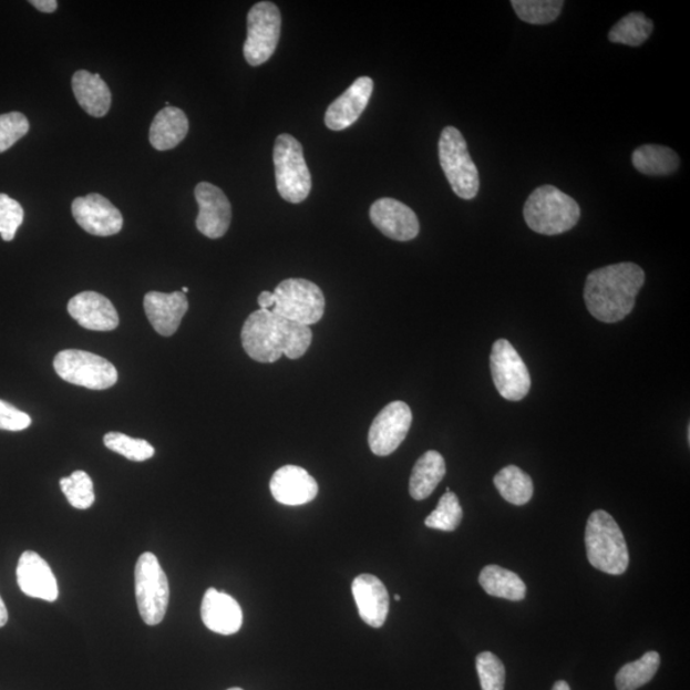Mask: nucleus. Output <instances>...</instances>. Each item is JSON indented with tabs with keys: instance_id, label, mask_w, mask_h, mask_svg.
<instances>
[{
	"instance_id": "36",
	"label": "nucleus",
	"mask_w": 690,
	"mask_h": 690,
	"mask_svg": "<svg viewBox=\"0 0 690 690\" xmlns=\"http://www.w3.org/2000/svg\"><path fill=\"white\" fill-rule=\"evenodd\" d=\"M30 123L22 113L12 112L0 115V154L10 150L28 135Z\"/></svg>"
},
{
	"instance_id": "37",
	"label": "nucleus",
	"mask_w": 690,
	"mask_h": 690,
	"mask_svg": "<svg viewBox=\"0 0 690 690\" xmlns=\"http://www.w3.org/2000/svg\"><path fill=\"white\" fill-rule=\"evenodd\" d=\"M24 213L19 202L6 194H0V236L11 243L17 230L22 226Z\"/></svg>"
},
{
	"instance_id": "13",
	"label": "nucleus",
	"mask_w": 690,
	"mask_h": 690,
	"mask_svg": "<svg viewBox=\"0 0 690 690\" xmlns=\"http://www.w3.org/2000/svg\"><path fill=\"white\" fill-rule=\"evenodd\" d=\"M72 214L79 226L93 236H114L123 227L121 212L116 209L110 199L99 194L74 198Z\"/></svg>"
},
{
	"instance_id": "14",
	"label": "nucleus",
	"mask_w": 690,
	"mask_h": 690,
	"mask_svg": "<svg viewBox=\"0 0 690 690\" xmlns=\"http://www.w3.org/2000/svg\"><path fill=\"white\" fill-rule=\"evenodd\" d=\"M198 204L196 227L207 238L218 239L228 231L231 222V206L219 187L202 182L195 188Z\"/></svg>"
},
{
	"instance_id": "20",
	"label": "nucleus",
	"mask_w": 690,
	"mask_h": 690,
	"mask_svg": "<svg viewBox=\"0 0 690 690\" xmlns=\"http://www.w3.org/2000/svg\"><path fill=\"white\" fill-rule=\"evenodd\" d=\"M147 319L157 334L172 337L176 334L182 319L188 311V299L185 293L148 292L144 298Z\"/></svg>"
},
{
	"instance_id": "39",
	"label": "nucleus",
	"mask_w": 690,
	"mask_h": 690,
	"mask_svg": "<svg viewBox=\"0 0 690 690\" xmlns=\"http://www.w3.org/2000/svg\"><path fill=\"white\" fill-rule=\"evenodd\" d=\"M30 4L43 13H53L58 8V2H55V0H31Z\"/></svg>"
},
{
	"instance_id": "7",
	"label": "nucleus",
	"mask_w": 690,
	"mask_h": 690,
	"mask_svg": "<svg viewBox=\"0 0 690 690\" xmlns=\"http://www.w3.org/2000/svg\"><path fill=\"white\" fill-rule=\"evenodd\" d=\"M135 588L138 612L145 625H161L168 610L171 588L168 577L153 553L140 556L135 569Z\"/></svg>"
},
{
	"instance_id": "12",
	"label": "nucleus",
	"mask_w": 690,
	"mask_h": 690,
	"mask_svg": "<svg viewBox=\"0 0 690 690\" xmlns=\"http://www.w3.org/2000/svg\"><path fill=\"white\" fill-rule=\"evenodd\" d=\"M412 411L404 402H393L385 406L373 420L369 431L371 452L379 456L393 454L409 435L412 425Z\"/></svg>"
},
{
	"instance_id": "30",
	"label": "nucleus",
	"mask_w": 690,
	"mask_h": 690,
	"mask_svg": "<svg viewBox=\"0 0 690 690\" xmlns=\"http://www.w3.org/2000/svg\"><path fill=\"white\" fill-rule=\"evenodd\" d=\"M653 22L643 13H629L615 24L609 32V40L615 44L641 47L651 37Z\"/></svg>"
},
{
	"instance_id": "25",
	"label": "nucleus",
	"mask_w": 690,
	"mask_h": 690,
	"mask_svg": "<svg viewBox=\"0 0 690 690\" xmlns=\"http://www.w3.org/2000/svg\"><path fill=\"white\" fill-rule=\"evenodd\" d=\"M446 464L443 455L436 451H429L415 462L411 480L410 494L414 501H425L443 481Z\"/></svg>"
},
{
	"instance_id": "8",
	"label": "nucleus",
	"mask_w": 690,
	"mask_h": 690,
	"mask_svg": "<svg viewBox=\"0 0 690 690\" xmlns=\"http://www.w3.org/2000/svg\"><path fill=\"white\" fill-rule=\"evenodd\" d=\"M272 313L299 326L319 322L326 312V297L315 282L306 279H287L274 290Z\"/></svg>"
},
{
	"instance_id": "34",
	"label": "nucleus",
	"mask_w": 690,
	"mask_h": 690,
	"mask_svg": "<svg viewBox=\"0 0 690 690\" xmlns=\"http://www.w3.org/2000/svg\"><path fill=\"white\" fill-rule=\"evenodd\" d=\"M104 444L110 451L119 453L133 462H144L153 459L155 449L143 439H133L121 432H110L104 436Z\"/></svg>"
},
{
	"instance_id": "16",
	"label": "nucleus",
	"mask_w": 690,
	"mask_h": 690,
	"mask_svg": "<svg viewBox=\"0 0 690 690\" xmlns=\"http://www.w3.org/2000/svg\"><path fill=\"white\" fill-rule=\"evenodd\" d=\"M17 584L24 595L54 603L60 588L50 565L35 552H24L17 565Z\"/></svg>"
},
{
	"instance_id": "38",
	"label": "nucleus",
	"mask_w": 690,
	"mask_h": 690,
	"mask_svg": "<svg viewBox=\"0 0 690 690\" xmlns=\"http://www.w3.org/2000/svg\"><path fill=\"white\" fill-rule=\"evenodd\" d=\"M31 425V419L28 413L17 410L10 403L0 401V430L22 431Z\"/></svg>"
},
{
	"instance_id": "40",
	"label": "nucleus",
	"mask_w": 690,
	"mask_h": 690,
	"mask_svg": "<svg viewBox=\"0 0 690 690\" xmlns=\"http://www.w3.org/2000/svg\"><path fill=\"white\" fill-rule=\"evenodd\" d=\"M257 301H259L261 310H269L271 309V307H274V303H276V298H274L272 292H266L265 290V292L259 296V299H257Z\"/></svg>"
},
{
	"instance_id": "9",
	"label": "nucleus",
	"mask_w": 690,
	"mask_h": 690,
	"mask_svg": "<svg viewBox=\"0 0 690 690\" xmlns=\"http://www.w3.org/2000/svg\"><path fill=\"white\" fill-rule=\"evenodd\" d=\"M54 370L70 384L91 390H105L119 381V371L110 361L94 353L66 349L55 356Z\"/></svg>"
},
{
	"instance_id": "1",
	"label": "nucleus",
	"mask_w": 690,
	"mask_h": 690,
	"mask_svg": "<svg viewBox=\"0 0 690 690\" xmlns=\"http://www.w3.org/2000/svg\"><path fill=\"white\" fill-rule=\"evenodd\" d=\"M641 266L620 262L589 272L585 286V302L598 321L614 323L634 311L636 298L645 285Z\"/></svg>"
},
{
	"instance_id": "31",
	"label": "nucleus",
	"mask_w": 690,
	"mask_h": 690,
	"mask_svg": "<svg viewBox=\"0 0 690 690\" xmlns=\"http://www.w3.org/2000/svg\"><path fill=\"white\" fill-rule=\"evenodd\" d=\"M512 6L522 21L532 24H547L558 19L562 0H513Z\"/></svg>"
},
{
	"instance_id": "44",
	"label": "nucleus",
	"mask_w": 690,
	"mask_h": 690,
	"mask_svg": "<svg viewBox=\"0 0 690 690\" xmlns=\"http://www.w3.org/2000/svg\"><path fill=\"white\" fill-rule=\"evenodd\" d=\"M394 598H395V600H397V601H401V598H402V597H401V596H399V595H395V597H394Z\"/></svg>"
},
{
	"instance_id": "26",
	"label": "nucleus",
	"mask_w": 690,
	"mask_h": 690,
	"mask_svg": "<svg viewBox=\"0 0 690 690\" xmlns=\"http://www.w3.org/2000/svg\"><path fill=\"white\" fill-rule=\"evenodd\" d=\"M480 585L490 596L505 598L509 601L525 600L527 588L525 581L514 571L487 565L481 570Z\"/></svg>"
},
{
	"instance_id": "2",
	"label": "nucleus",
	"mask_w": 690,
	"mask_h": 690,
	"mask_svg": "<svg viewBox=\"0 0 690 690\" xmlns=\"http://www.w3.org/2000/svg\"><path fill=\"white\" fill-rule=\"evenodd\" d=\"M240 337L246 353L260 363L277 362L281 356L301 359L312 343L310 327L261 309L248 316Z\"/></svg>"
},
{
	"instance_id": "42",
	"label": "nucleus",
	"mask_w": 690,
	"mask_h": 690,
	"mask_svg": "<svg viewBox=\"0 0 690 690\" xmlns=\"http://www.w3.org/2000/svg\"><path fill=\"white\" fill-rule=\"evenodd\" d=\"M553 690H571L567 681L559 680L553 687Z\"/></svg>"
},
{
	"instance_id": "29",
	"label": "nucleus",
	"mask_w": 690,
	"mask_h": 690,
	"mask_svg": "<svg viewBox=\"0 0 690 690\" xmlns=\"http://www.w3.org/2000/svg\"><path fill=\"white\" fill-rule=\"evenodd\" d=\"M660 655L651 651L645 653L641 659L625 665L615 678L617 689L637 690L650 683L660 668Z\"/></svg>"
},
{
	"instance_id": "23",
	"label": "nucleus",
	"mask_w": 690,
	"mask_h": 690,
	"mask_svg": "<svg viewBox=\"0 0 690 690\" xmlns=\"http://www.w3.org/2000/svg\"><path fill=\"white\" fill-rule=\"evenodd\" d=\"M72 90L78 103L91 116L103 119L111 110L112 94L100 74L81 70L73 74Z\"/></svg>"
},
{
	"instance_id": "6",
	"label": "nucleus",
	"mask_w": 690,
	"mask_h": 690,
	"mask_svg": "<svg viewBox=\"0 0 690 690\" xmlns=\"http://www.w3.org/2000/svg\"><path fill=\"white\" fill-rule=\"evenodd\" d=\"M439 159L454 194L463 199L475 198L480 174L459 128L449 126L443 130L439 140Z\"/></svg>"
},
{
	"instance_id": "41",
	"label": "nucleus",
	"mask_w": 690,
	"mask_h": 690,
	"mask_svg": "<svg viewBox=\"0 0 690 690\" xmlns=\"http://www.w3.org/2000/svg\"><path fill=\"white\" fill-rule=\"evenodd\" d=\"M8 621V611L2 596H0V628H3Z\"/></svg>"
},
{
	"instance_id": "21",
	"label": "nucleus",
	"mask_w": 690,
	"mask_h": 690,
	"mask_svg": "<svg viewBox=\"0 0 690 690\" xmlns=\"http://www.w3.org/2000/svg\"><path fill=\"white\" fill-rule=\"evenodd\" d=\"M202 618L214 634L230 636L243 628L244 612L235 598L209 588L203 598Z\"/></svg>"
},
{
	"instance_id": "43",
	"label": "nucleus",
	"mask_w": 690,
	"mask_h": 690,
	"mask_svg": "<svg viewBox=\"0 0 690 690\" xmlns=\"http://www.w3.org/2000/svg\"><path fill=\"white\" fill-rule=\"evenodd\" d=\"M188 290H189V289H188L187 287H183V288H182V293H185V295H186V293L188 292Z\"/></svg>"
},
{
	"instance_id": "10",
	"label": "nucleus",
	"mask_w": 690,
	"mask_h": 690,
	"mask_svg": "<svg viewBox=\"0 0 690 690\" xmlns=\"http://www.w3.org/2000/svg\"><path fill=\"white\" fill-rule=\"evenodd\" d=\"M281 30L279 8L271 2H260L247 16V39L244 55L249 65H261L276 53Z\"/></svg>"
},
{
	"instance_id": "33",
	"label": "nucleus",
	"mask_w": 690,
	"mask_h": 690,
	"mask_svg": "<svg viewBox=\"0 0 690 690\" xmlns=\"http://www.w3.org/2000/svg\"><path fill=\"white\" fill-rule=\"evenodd\" d=\"M463 511L459 497L451 490L440 498L436 509L425 521L426 527L443 532H453L460 527Z\"/></svg>"
},
{
	"instance_id": "27",
	"label": "nucleus",
	"mask_w": 690,
	"mask_h": 690,
	"mask_svg": "<svg viewBox=\"0 0 690 690\" xmlns=\"http://www.w3.org/2000/svg\"><path fill=\"white\" fill-rule=\"evenodd\" d=\"M631 163L646 176H669L679 168V156L667 146L645 145L638 147L631 156Z\"/></svg>"
},
{
	"instance_id": "35",
	"label": "nucleus",
	"mask_w": 690,
	"mask_h": 690,
	"mask_svg": "<svg viewBox=\"0 0 690 690\" xmlns=\"http://www.w3.org/2000/svg\"><path fill=\"white\" fill-rule=\"evenodd\" d=\"M476 668L482 690H504L505 668L501 659L492 652L477 656Z\"/></svg>"
},
{
	"instance_id": "15",
	"label": "nucleus",
	"mask_w": 690,
	"mask_h": 690,
	"mask_svg": "<svg viewBox=\"0 0 690 690\" xmlns=\"http://www.w3.org/2000/svg\"><path fill=\"white\" fill-rule=\"evenodd\" d=\"M370 218L382 235L406 243L419 236L420 222L410 206L394 198H380L372 204Z\"/></svg>"
},
{
	"instance_id": "18",
	"label": "nucleus",
	"mask_w": 690,
	"mask_h": 690,
	"mask_svg": "<svg viewBox=\"0 0 690 690\" xmlns=\"http://www.w3.org/2000/svg\"><path fill=\"white\" fill-rule=\"evenodd\" d=\"M373 91V81L370 78H360L348 87L344 94L332 102L326 114L327 127L331 131H343L359 121L365 106L370 102Z\"/></svg>"
},
{
	"instance_id": "19",
	"label": "nucleus",
	"mask_w": 690,
	"mask_h": 690,
	"mask_svg": "<svg viewBox=\"0 0 690 690\" xmlns=\"http://www.w3.org/2000/svg\"><path fill=\"white\" fill-rule=\"evenodd\" d=\"M69 312L82 328L94 331H112L120 326V316L105 296L82 292L69 303Z\"/></svg>"
},
{
	"instance_id": "11",
	"label": "nucleus",
	"mask_w": 690,
	"mask_h": 690,
	"mask_svg": "<svg viewBox=\"0 0 690 690\" xmlns=\"http://www.w3.org/2000/svg\"><path fill=\"white\" fill-rule=\"evenodd\" d=\"M490 370L498 394L512 402L526 398L531 389L529 371L508 340H496L490 354Z\"/></svg>"
},
{
	"instance_id": "5",
	"label": "nucleus",
	"mask_w": 690,
	"mask_h": 690,
	"mask_svg": "<svg viewBox=\"0 0 690 690\" xmlns=\"http://www.w3.org/2000/svg\"><path fill=\"white\" fill-rule=\"evenodd\" d=\"M272 157L281 198L290 204L305 202L311 193L312 179L301 143L288 133H282L274 145Z\"/></svg>"
},
{
	"instance_id": "24",
	"label": "nucleus",
	"mask_w": 690,
	"mask_h": 690,
	"mask_svg": "<svg viewBox=\"0 0 690 690\" xmlns=\"http://www.w3.org/2000/svg\"><path fill=\"white\" fill-rule=\"evenodd\" d=\"M189 130L188 119L179 107L166 106L155 115L150 127V144L157 152L177 147L186 138Z\"/></svg>"
},
{
	"instance_id": "22",
	"label": "nucleus",
	"mask_w": 690,
	"mask_h": 690,
	"mask_svg": "<svg viewBox=\"0 0 690 690\" xmlns=\"http://www.w3.org/2000/svg\"><path fill=\"white\" fill-rule=\"evenodd\" d=\"M352 594L360 617L372 628L385 625L389 614V594L382 581L372 575H361L353 580Z\"/></svg>"
},
{
	"instance_id": "4",
	"label": "nucleus",
	"mask_w": 690,
	"mask_h": 690,
	"mask_svg": "<svg viewBox=\"0 0 690 690\" xmlns=\"http://www.w3.org/2000/svg\"><path fill=\"white\" fill-rule=\"evenodd\" d=\"M527 226L539 235L558 236L577 226L580 209L576 199L554 186H543L528 197L523 210Z\"/></svg>"
},
{
	"instance_id": "45",
	"label": "nucleus",
	"mask_w": 690,
	"mask_h": 690,
	"mask_svg": "<svg viewBox=\"0 0 690 690\" xmlns=\"http://www.w3.org/2000/svg\"><path fill=\"white\" fill-rule=\"evenodd\" d=\"M228 690H244L243 688H230Z\"/></svg>"
},
{
	"instance_id": "32",
	"label": "nucleus",
	"mask_w": 690,
	"mask_h": 690,
	"mask_svg": "<svg viewBox=\"0 0 690 690\" xmlns=\"http://www.w3.org/2000/svg\"><path fill=\"white\" fill-rule=\"evenodd\" d=\"M60 485L73 508L85 511L95 503L93 480L86 472H73L70 477L62 478Z\"/></svg>"
},
{
	"instance_id": "3",
	"label": "nucleus",
	"mask_w": 690,
	"mask_h": 690,
	"mask_svg": "<svg viewBox=\"0 0 690 690\" xmlns=\"http://www.w3.org/2000/svg\"><path fill=\"white\" fill-rule=\"evenodd\" d=\"M587 558L594 568L606 575H625L629 567V552L625 535L608 512L589 515L586 527Z\"/></svg>"
},
{
	"instance_id": "17",
	"label": "nucleus",
	"mask_w": 690,
	"mask_h": 690,
	"mask_svg": "<svg viewBox=\"0 0 690 690\" xmlns=\"http://www.w3.org/2000/svg\"><path fill=\"white\" fill-rule=\"evenodd\" d=\"M270 492L278 503L298 506L311 503L318 496L319 485L306 470L297 465H285L274 473Z\"/></svg>"
},
{
	"instance_id": "28",
	"label": "nucleus",
	"mask_w": 690,
	"mask_h": 690,
	"mask_svg": "<svg viewBox=\"0 0 690 690\" xmlns=\"http://www.w3.org/2000/svg\"><path fill=\"white\" fill-rule=\"evenodd\" d=\"M497 492L513 505H525L534 496V482L517 465H508L494 478Z\"/></svg>"
}]
</instances>
